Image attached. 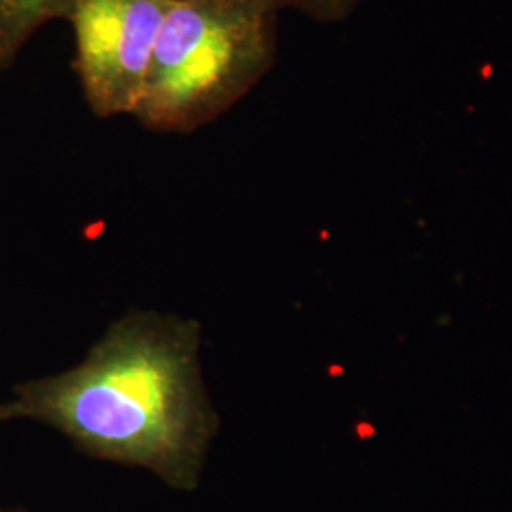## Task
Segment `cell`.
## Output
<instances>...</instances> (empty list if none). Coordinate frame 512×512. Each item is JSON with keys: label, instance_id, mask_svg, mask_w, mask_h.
<instances>
[{"label": "cell", "instance_id": "cell-1", "mask_svg": "<svg viewBox=\"0 0 512 512\" xmlns=\"http://www.w3.org/2000/svg\"><path fill=\"white\" fill-rule=\"evenodd\" d=\"M200 346L196 321L131 311L80 365L16 385L0 404V423L38 421L92 458L147 469L192 492L219 431Z\"/></svg>", "mask_w": 512, "mask_h": 512}, {"label": "cell", "instance_id": "cell-2", "mask_svg": "<svg viewBox=\"0 0 512 512\" xmlns=\"http://www.w3.org/2000/svg\"><path fill=\"white\" fill-rule=\"evenodd\" d=\"M279 14L272 0H173L131 118L169 135L215 122L272 71Z\"/></svg>", "mask_w": 512, "mask_h": 512}, {"label": "cell", "instance_id": "cell-3", "mask_svg": "<svg viewBox=\"0 0 512 512\" xmlns=\"http://www.w3.org/2000/svg\"><path fill=\"white\" fill-rule=\"evenodd\" d=\"M173 0H67L73 69L99 120L131 116L141 97L154 44Z\"/></svg>", "mask_w": 512, "mask_h": 512}, {"label": "cell", "instance_id": "cell-4", "mask_svg": "<svg viewBox=\"0 0 512 512\" xmlns=\"http://www.w3.org/2000/svg\"><path fill=\"white\" fill-rule=\"evenodd\" d=\"M65 4L67 0H0V73L16 65L44 25L63 21Z\"/></svg>", "mask_w": 512, "mask_h": 512}, {"label": "cell", "instance_id": "cell-5", "mask_svg": "<svg viewBox=\"0 0 512 512\" xmlns=\"http://www.w3.org/2000/svg\"><path fill=\"white\" fill-rule=\"evenodd\" d=\"M275 6L283 10H293L306 18L321 23H338L348 19L363 0H272Z\"/></svg>", "mask_w": 512, "mask_h": 512}, {"label": "cell", "instance_id": "cell-6", "mask_svg": "<svg viewBox=\"0 0 512 512\" xmlns=\"http://www.w3.org/2000/svg\"><path fill=\"white\" fill-rule=\"evenodd\" d=\"M0 512H23V511H6V509H0Z\"/></svg>", "mask_w": 512, "mask_h": 512}]
</instances>
